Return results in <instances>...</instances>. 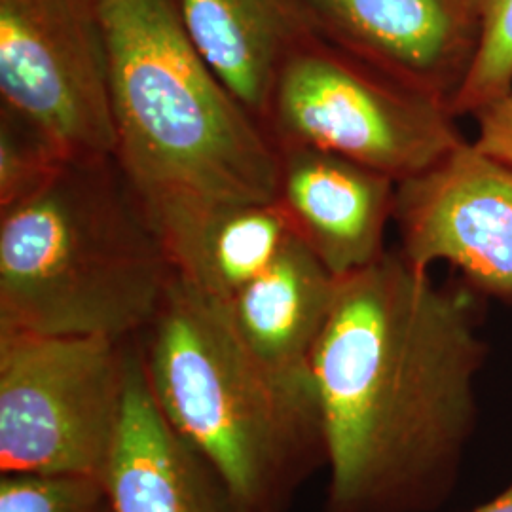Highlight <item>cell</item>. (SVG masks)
<instances>
[{"label":"cell","instance_id":"1","mask_svg":"<svg viewBox=\"0 0 512 512\" xmlns=\"http://www.w3.org/2000/svg\"><path fill=\"white\" fill-rule=\"evenodd\" d=\"M482 304L397 249L338 277L311 355L327 512H435L452 497L478 427Z\"/></svg>","mask_w":512,"mask_h":512},{"label":"cell","instance_id":"2","mask_svg":"<svg viewBox=\"0 0 512 512\" xmlns=\"http://www.w3.org/2000/svg\"><path fill=\"white\" fill-rule=\"evenodd\" d=\"M114 154L154 222L274 202L277 148L184 27L179 0H103Z\"/></svg>","mask_w":512,"mask_h":512},{"label":"cell","instance_id":"3","mask_svg":"<svg viewBox=\"0 0 512 512\" xmlns=\"http://www.w3.org/2000/svg\"><path fill=\"white\" fill-rule=\"evenodd\" d=\"M175 279L114 158L73 160L0 213V330L139 338Z\"/></svg>","mask_w":512,"mask_h":512},{"label":"cell","instance_id":"4","mask_svg":"<svg viewBox=\"0 0 512 512\" xmlns=\"http://www.w3.org/2000/svg\"><path fill=\"white\" fill-rule=\"evenodd\" d=\"M141 336L148 387L167 421L249 511H287L306 480L327 467L313 376L264 365L226 308L177 275Z\"/></svg>","mask_w":512,"mask_h":512},{"label":"cell","instance_id":"5","mask_svg":"<svg viewBox=\"0 0 512 512\" xmlns=\"http://www.w3.org/2000/svg\"><path fill=\"white\" fill-rule=\"evenodd\" d=\"M133 340L0 330L2 475L103 480L126 408Z\"/></svg>","mask_w":512,"mask_h":512},{"label":"cell","instance_id":"6","mask_svg":"<svg viewBox=\"0 0 512 512\" xmlns=\"http://www.w3.org/2000/svg\"><path fill=\"white\" fill-rule=\"evenodd\" d=\"M264 129L275 148L332 152L397 183L439 164L467 141L444 101L380 73L317 35L283 63Z\"/></svg>","mask_w":512,"mask_h":512},{"label":"cell","instance_id":"7","mask_svg":"<svg viewBox=\"0 0 512 512\" xmlns=\"http://www.w3.org/2000/svg\"><path fill=\"white\" fill-rule=\"evenodd\" d=\"M0 107L71 162L112 158L103 0H0Z\"/></svg>","mask_w":512,"mask_h":512},{"label":"cell","instance_id":"8","mask_svg":"<svg viewBox=\"0 0 512 512\" xmlns=\"http://www.w3.org/2000/svg\"><path fill=\"white\" fill-rule=\"evenodd\" d=\"M399 253L429 270L448 264L484 300L512 304V165L465 141L397 184Z\"/></svg>","mask_w":512,"mask_h":512},{"label":"cell","instance_id":"9","mask_svg":"<svg viewBox=\"0 0 512 512\" xmlns=\"http://www.w3.org/2000/svg\"><path fill=\"white\" fill-rule=\"evenodd\" d=\"M317 37L450 107L475 63L473 0H304Z\"/></svg>","mask_w":512,"mask_h":512},{"label":"cell","instance_id":"10","mask_svg":"<svg viewBox=\"0 0 512 512\" xmlns=\"http://www.w3.org/2000/svg\"><path fill=\"white\" fill-rule=\"evenodd\" d=\"M397 181L344 156L310 147L277 148L275 202L294 238L336 277L368 268L389 251Z\"/></svg>","mask_w":512,"mask_h":512},{"label":"cell","instance_id":"11","mask_svg":"<svg viewBox=\"0 0 512 512\" xmlns=\"http://www.w3.org/2000/svg\"><path fill=\"white\" fill-rule=\"evenodd\" d=\"M135 340L126 408L101 480L112 512H251L217 467L167 421L150 393Z\"/></svg>","mask_w":512,"mask_h":512},{"label":"cell","instance_id":"12","mask_svg":"<svg viewBox=\"0 0 512 512\" xmlns=\"http://www.w3.org/2000/svg\"><path fill=\"white\" fill-rule=\"evenodd\" d=\"M179 8L196 48L264 126L283 63L315 35L304 0H179Z\"/></svg>","mask_w":512,"mask_h":512},{"label":"cell","instance_id":"13","mask_svg":"<svg viewBox=\"0 0 512 512\" xmlns=\"http://www.w3.org/2000/svg\"><path fill=\"white\" fill-rule=\"evenodd\" d=\"M338 277L294 238L228 304L241 342L262 363L289 376H311V355L329 321Z\"/></svg>","mask_w":512,"mask_h":512},{"label":"cell","instance_id":"14","mask_svg":"<svg viewBox=\"0 0 512 512\" xmlns=\"http://www.w3.org/2000/svg\"><path fill=\"white\" fill-rule=\"evenodd\" d=\"M175 275L228 304L294 239L277 202L217 203L154 222Z\"/></svg>","mask_w":512,"mask_h":512},{"label":"cell","instance_id":"15","mask_svg":"<svg viewBox=\"0 0 512 512\" xmlns=\"http://www.w3.org/2000/svg\"><path fill=\"white\" fill-rule=\"evenodd\" d=\"M480 21L475 63L450 101L456 118H475L512 92V0H473Z\"/></svg>","mask_w":512,"mask_h":512},{"label":"cell","instance_id":"16","mask_svg":"<svg viewBox=\"0 0 512 512\" xmlns=\"http://www.w3.org/2000/svg\"><path fill=\"white\" fill-rule=\"evenodd\" d=\"M67 162L38 129L0 107V213L37 196Z\"/></svg>","mask_w":512,"mask_h":512},{"label":"cell","instance_id":"17","mask_svg":"<svg viewBox=\"0 0 512 512\" xmlns=\"http://www.w3.org/2000/svg\"><path fill=\"white\" fill-rule=\"evenodd\" d=\"M0 512H112L99 480L76 476H0Z\"/></svg>","mask_w":512,"mask_h":512},{"label":"cell","instance_id":"18","mask_svg":"<svg viewBox=\"0 0 512 512\" xmlns=\"http://www.w3.org/2000/svg\"><path fill=\"white\" fill-rule=\"evenodd\" d=\"M473 120L476 122L473 145L512 165V92L480 110Z\"/></svg>","mask_w":512,"mask_h":512},{"label":"cell","instance_id":"19","mask_svg":"<svg viewBox=\"0 0 512 512\" xmlns=\"http://www.w3.org/2000/svg\"><path fill=\"white\" fill-rule=\"evenodd\" d=\"M473 512H512V482L501 492Z\"/></svg>","mask_w":512,"mask_h":512}]
</instances>
